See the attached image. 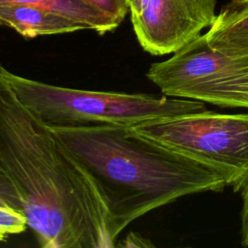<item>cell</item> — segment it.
Returning a JSON list of instances; mask_svg holds the SVG:
<instances>
[{"label":"cell","instance_id":"cell-1","mask_svg":"<svg viewBox=\"0 0 248 248\" xmlns=\"http://www.w3.org/2000/svg\"><path fill=\"white\" fill-rule=\"evenodd\" d=\"M0 170L42 248H111L110 216L87 172L17 97L0 64Z\"/></svg>","mask_w":248,"mask_h":248},{"label":"cell","instance_id":"cell-2","mask_svg":"<svg viewBox=\"0 0 248 248\" xmlns=\"http://www.w3.org/2000/svg\"><path fill=\"white\" fill-rule=\"evenodd\" d=\"M96 184L110 216L112 237L147 212L181 197L221 192L218 170L170 150L132 126L50 127Z\"/></svg>","mask_w":248,"mask_h":248},{"label":"cell","instance_id":"cell-3","mask_svg":"<svg viewBox=\"0 0 248 248\" xmlns=\"http://www.w3.org/2000/svg\"><path fill=\"white\" fill-rule=\"evenodd\" d=\"M3 75L19 100L49 127L134 126L156 118L206 109L203 102L190 99L48 84L14 74L4 66Z\"/></svg>","mask_w":248,"mask_h":248},{"label":"cell","instance_id":"cell-4","mask_svg":"<svg viewBox=\"0 0 248 248\" xmlns=\"http://www.w3.org/2000/svg\"><path fill=\"white\" fill-rule=\"evenodd\" d=\"M132 127L170 150L218 170L235 192L241 191L248 181V113L205 109Z\"/></svg>","mask_w":248,"mask_h":248},{"label":"cell","instance_id":"cell-5","mask_svg":"<svg viewBox=\"0 0 248 248\" xmlns=\"http://www.w3.org/2000/svg\"><path fill=\"white\" fill-rule=\"evenodd\" d=\"M146 78L169 97L248 108V53L220 52L204 34L167 60L153 63Z\"/></svg>","mask_w":248,"mask_h":248},{"label":"cell","instance_id":"cell-6","mask_svg":"<svg viewBox=\"0 0 248 248\" xmlns=\"http://www.w3.org/2000/svg\"><path fill=\"white\" fill-rule=\"evenodd\" d=\"M140 46L152 55L174 53L209 28L216 0H126Z\"/></svg>","mask_w":248,"mask_h":248},{"label":"cell","instance_id":"cell-7","mask_svg":"<svg viewBox=\"0 0 248 248\" xmlns=\"http://www.w3.org/2000/svg\"><path fill=\"white\" fill-rule=\"evenodd\" d=\"M0 25L26 39L88 30L86 25L52 11L34 6L0 5Z\"/></svg>","mask_w":248,"mask_h":248},{"label":"cell","instance_id":"cell-8","mask_svg":"<svg viewBox=\"0 0 248 248\" xmlns=\"http://www.w3.org/2000/svg\"><path fill=\"white\" fill-rule=\"evenodd\" d=\"M209 46L226 54L248 53V1H230L204 33Z\"/></svg>","mask_w":248,"mask_h":248},{"label":"cell","instance_id":"cell-9","mask_svg":"<svg viewBox=\"0 0 248 248\" xmlns=\"http://www.w3.org/2000/svg\"><path fill=\"white\" fill-rule=\"evenodd\" d=\"M0 5H24L46 9L86 25L99 34L113 31L119 24L111 17L79 0H0Z\"/></svg>","mask_w":248,"mask_h":248},{"label":"cell","instance_id":"cell-10","mask_svg":"<svg viewBox=\"0 0 248 248\" xmlns=\"http://www.w3.org/2000/svg\"><path fill=\"white\" fill-rule=\"evenodd\" d=\"M27 227V219L22 211L0 205V241H6L11 234L23 232Z\"/></svg>","mask_w":248,"mask_h":248},{"label":"cell","instance_id":"cell-11","mask_svg":"<svg viewBox=\"0 0 248 248\" xmlns=\"http://www.w3.org/2000/svg\"><path fill=\"white\" fill-rule=\"evenodd\" d=\"M120 24L129 12L126 0H79Z\"/></svg>","mask_w":248,"mask_h":248},{"label":"cell","instance_id":"cell-12","mask_svg":"<svg viewBox=\"0 0 248 248\" xmlns=\"http://www.w3.org/2000/svg\"><path fill=\"white\" fill-rule=\"evenodd\" d=\"M0 205L22 211L21 201L9 178L0 170Z\"/></svg>","mask_w":248,"mask_h":248},{"label":"cell","instance_id":"cell-13","mask_svg":"<svg viewBox=\"0 0 248 248\" xmlns=\"http://www.w3.org/2000/svg\"><path fill=\"white\" fill-rule=\"evenodd\" d=\"M242 206L240 212V241L243 246H248V181L241 189Z\"/></svg>","mask_w":248,"mask_h":248},{"label":"cell","instance_id":"cell-14","mask_svg":"<svg viewBox=\"0 0 248 248\" xmlns=\"http://www.w3.org/2000/svg\"><path fill=\"white\" fill-rule=\"evenodd\" d=\"M122 247H152L153 244L149 239L144 238L140 234L130 232L120 243Z\"/></svg>","mask_w":248,"mask_h":248},{"label":"cell","instance_id":"cell-15","mask_svg":"<svg viewBox=\"0 0 248 248\" xmlns=\"http://www.w3.org/2000/svg\"><path fill=\"white\" fill-rule=\"evenodd\" d=\"M230 1H248V0H230Z\"/></svg>","mask_w":248,"mask_h":248}]
</instances>
